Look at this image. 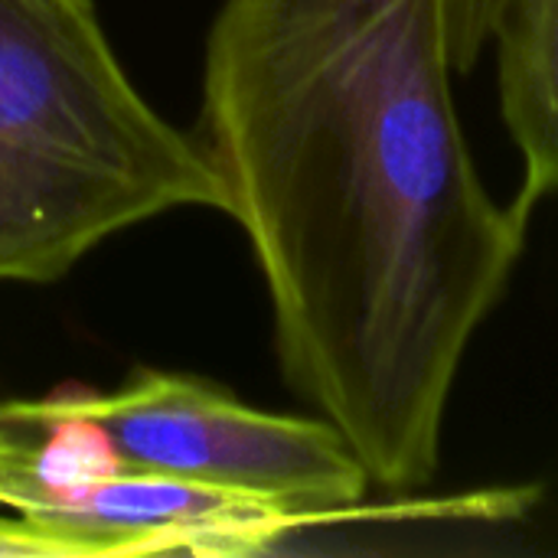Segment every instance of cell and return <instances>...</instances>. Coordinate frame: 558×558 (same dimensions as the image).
Segmentation results:
<instances>
[{
    "mask_svg": "<svg viewBox=\"0 0 558 558\" xmlns=\"http://www.w3.org/2000/svg\"><path fill=\"white\" fill-rule=\"evenodd\" d=\"M46 402L88 418L131 471L226 490L301 526L353 513L373 487L327 418L265 412L196 376L141 369L111 392L69 389Z\"/></svg>",
    "mask_w": 558,
    "mask_h": 558,
    "instance_id": "3",
    "label": "cell"
},
{
    "mask_svg": "<svg viewBox=\"0 0 558 558\" xmlns=\"http://www.w3.org/2000/svg\"><path fill=\"white\" fill-rule=\"evenodd\" d=\"M20 448H23V428L13 422V418H7L3 412H0V474L10 468V461L20 454Z\"/></svg>",
    "mask_w": 558,
    "mask_h": 558,
    "instance_id": "5",
    "label": "cell"
},
{
    "mask_svg": "<svg viewBox=\"0 0 558 558\" xmlns=\"http://www.w3.org/2000/svg\"><path fill=\"white\" fill-rule=\"evenodd\" d=\"M458 69L497 56V92L520 150V203L558 196V0H451Z\"/></svg>",
    "mask_w": 558,
    "mask_h": 558,
    "instance_id": "4",
    "label": "cell"
},
{
    "mask_svg": "<svg viewBox=\"0 0 558 558\" xmlns=\"http://www.w3.org/2000/svg\"><path fill=\"white\" fill-rule=\"evenodd\" d=\"M177 209L226 213L222 177L137 92L95 0H0V281H59Z\"/></svg>",
    "mask_w": 558,
    "mask_h": 558,
    "instance_id": "2",
    "label": "cell"
},
{
    "mask_svg": "<svg viewBox=\"0 0 558 558\" xmlns=\"http://www.w3.org/2000/svg\"><path fill=\"white\" fill-rule=\"evenodd\" d=\"M454 69L451 0H222L206 43L203 147L281 369L389 494L435 481L533 219L477 173Z\"/></svg>",
    "mask_w": 558,
    "mask_h": 558,
    "instance_id": "1",
    "label": "cell"
}]
</instances>
